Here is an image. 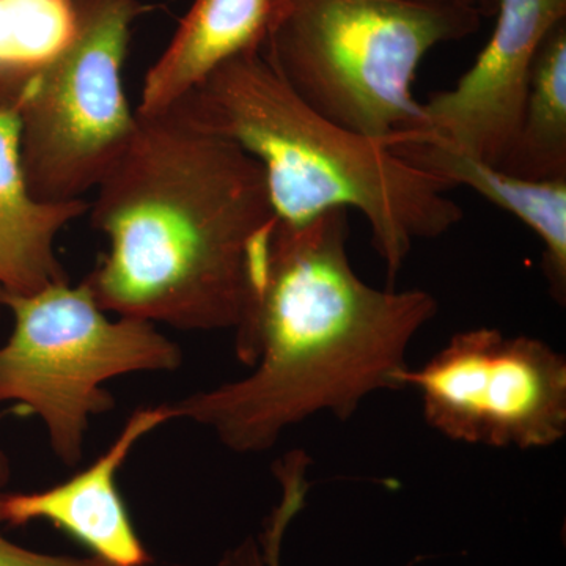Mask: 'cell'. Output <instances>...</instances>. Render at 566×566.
<instances>
[{
  "mask_svg": "<svg viewBox=\"0 0 566 566\" xmlns=\"http://www.w3.org/2000/svg\"><path fill=\"white\" fill-rule=\"evenodd\" d=\"M349 211L275 221L252 264L234 354L243 378L169 403L240 455L273 449L316 415L348 420L370 395L406 389V354L438 315L423 290H381L354 271Z\"/></svg>",
  "mask_w": 566,
  "mask_h": 566,
  "instance_id": "obj_1",
  "label": "cell"
},
{
  "mask_svg": "<svg viewBox=\"0 0 566 566\" xmlns=\"http://www.w3.org/2000/svg\"><path fill=\"white\" fill-rule=\"evenodd\" d=\"M88 212L109 243L82 281L99 307L191 333L237 329L277 221L262 166L177 104L137 114Z\"/></svg>",
  "mask_w": 566,
  "mask_h": 566,
  "instance_id": "obj_2",
  "label": "cell"
},
{
  "mask_svg": "<svg viewBox=\"0 0 566 566\" xmlns=\"http://www.w3.org/2000/svg\"><path fill=\"white\" fill-rule=\"evenodd\" d=\"M175 104L262 166L279 222L301 226L335 208L364 214L390 275L417 241L441 238L463 219L447 196L450 182L323 117L260 50L216 66Z\"/></svg>",
  "mask_w": 566,
  "mask_h": 566,
  "instance_id": "obj_3",
  "label": "cell"
},
{
  "mask_svg": "<svg viewBox=\"0 0 566 566\" xmlns=\"http://www.w3.org/2000/svg\"><path fill=\"white\" fill-rule=\"evenodd\" d=\"M480 20L461 0H271L260 51L312 109L386 145L422 128L424 55Z\"/></svg>",
  "mask_w": 566,
  "mask_h": 566,
  "instance_id": "obj_4",
  "label": "cell"
},
{
  "mask_svg": "<svg viewBox=\"0 0 566 566\" xmlns=\"http://www.w3.org/2000/svg\"><path fill=\"white\" fill-rule=\"evenodd\" d=\"M0 305L13 316V331L0 346V403L40 419L52 453L70 468L84 457L92 417L115 408L107 381L181 368L180 346L158 326L112 319L84 282L31 294L0 290Z\"/></svg>",
  "mask_w": 566,
  "mask_h": 566,
  "instance_id": "obj_5",
  "label": "cell"
},
{
  "mask_svg": "<svg viewBox=\"0 0 566 566\" xmlns=\"http://www.w3.org/2000/svg\"><path fill=\"white\" fill-rule=\"evenodd\" d=\"M76 39L18 107L22 170L40 202L96 189L132 140L137 114L123 88L137 0H76Z\"/></svg>",
  "mask_w": 566,
  "mask_h": 566,
  "instance_id": "obj_6",
  "label": "cell"
},
{
  "mask_svg": "<svg viewBox=\"0 0 566 566\" xmlns=\"http://www.w3.org/2000/svg\"><path fill=\"white\" fill-rule=\"evenodd\" d=\"M424 422L450 441L547 449L566 436V359L539 338L475 327L405 375Z\"/></svg>",
  "mask_w": 566,
  "mask_h": 566,
  "instance_id": "obj_7",
  "label": "cell"
},
{
  "mask_svg": "<svg viewBox=\"0 0 566 566\" xmlns=\"http://www.w3.org/2000/svg\"><path fill=\"white\" fill-rule=\"evenodd\" d=\"M493 35L452 88L422 103V128L501 167L515 144L535 55L566 21V0H499Z\"/></svg>",
  "mask_w": 566,
  "mask_h": 566,
  "instance_id": "obj_8",
  "label": "cell"
},
{
  "mask_svg": "<svg viewBox=\"0 0 566 566\" xmlns=\"http://www.w3.org/2000/svg\"><path fill=\"white\" fill-rule=\"evenodd\" d=\"M172 420L169 403L137 408L106 452L66 482L33 493L0 491V524L22 527L44 521L112 566L150 565L153 558L137 535L117 476L134 447Z\"/></svg>",
  "mask_w": 566,
  "mask_h": 566,
  "instance_id": "obj_9",
  "label": "cell"
},
{
  "mask_svg": "<svg viewBox=\"0 0 566 566\" xmlns=\"http://www.w3.org/2000/svg\"><path fill=\"white\" fill-rule=\"evenodd\" d=\"M406 161L476 193L520 219L543 244L542 268L557 304L566 303V178L527 180L458 150L424 132L394 134L387 140Z\"/></svg>",
  "mask_w": 566,
  "mask_h": 566,
  "instance_id": "obj_10",
  "label": "cell"
},
{
  "mask_svg": "<svg viewBox=\"0 0 566 566\" xmlns=\"http://www.w3.org/2000/svg\"><path fill=\"white\" fill-rule=\"evenodd\" d=\"M20 134L18 112L0 107V290L31 294L69 282L55 241L91 203L36 200L22 170Z\"/></svg>",
  "mask_w": 566,
  "mask_h": 566,
  "instance_id": "obj_11",
  "label": "cell"
},
{
  "mask_svg": "<svg viewBox=\"0 0 566 566\" xmlns=\"http://www.w3.org/2000/svg\"><path fill=\"white\" fill-rule=\"evenodd\" d=\"M271 0H193L142 85L137 114H155L182 98L216 66L262 48Z\"/></svg>",
  "mask_w": 566,
  "mask_h": 566,
  "instance_id": "obj_12",
  "label": "cell"
},
{
  "mask_svg": "<svg viewBox=\"0 0 566 566\" xmlns=\"http://www.w3.org/2000/svg\"><path fill=\"white\" fill-rule=\"evenodd\" d=\"M499 169L527 180L566 178V21L536 52L515 144Z\"/></svg>",
  "mask_w": 566,
  "mask_h": 566,
  "instance_id": "obj_13",
  "label": "cell"
},
{
  "mask_svg": "<svg viewBox=\"0 0 566 566\" xmlns=\"http://www.w3.org/2000/svg\"><path fill=\"white\" fill-rule=\"evenodd\" d=\"M77 25L76 0H0V107L18 112Z\"/></svg>",
  "mask_w": 566,
  "mask_h": 566,
  "instance_id": "obj_14",
  "label": "cell"
},
{
  "mask_svg": "<svg viewBox=\"0 0 566 566\" xmlns=\"http://www.w3.org/2000/svg\"><path fill=\"white\" fill-rule=\"evenodd\" d=\"M311 461L297 453L282 457L274 464V475L281 486V497L264 521L262 534L245 536L230 547L216 566H282V547L286 531L304 509L308 493Z\"/></svg>",
  "mask_w": 566,
  "mask_h": 566,
  "instance_id": "obj_15",
  "label": "cell"
},
{
  "mask_svg": "<svg viewBox=\"0 0 566 566\" xmlns=\"http://www.w3.org/2000/svg\"><path fill=\"white\" fill-rule=\"evenodd\" d=\"M11 465L9 457L0 450V491L9 483ZM0 566H112L96 556H54L36 553L10 542L0 534Z\"/></svg>",
  "mask_w": 566,
  "mask_h": 566,
  "instance_id": "obj_16",
  "label": "cell"
},
{
  "mask_svg": "<svg viewBox=\"0 0 566 566\" xmlns=\"http://www.w3.org/2000/svg\"><path fill=\"white\" fill-rule=\"evenodd\" d=\"M465 6L474 9L480 17H494L499 0H461Z\"/></svg>",
  "mask_w": 566,
  "mask_h": 566,
  "instance_id": "obj_17",
  "label": "cell"
},
{
  "mask_svg": "<svg viewBox=\"0 0 566 566\" xmlns=\"http://www.w3.org/2000/svg\"><path fill=\"white\" fill-rule=\"evenodd\" d=\"M0 307H2V305H0Z\"/></svg>",
  "mask_w": 566,
  "mask_h": 566,
  "instance_id": "obj_18",
  "label": "cell"
}]
</instances>
